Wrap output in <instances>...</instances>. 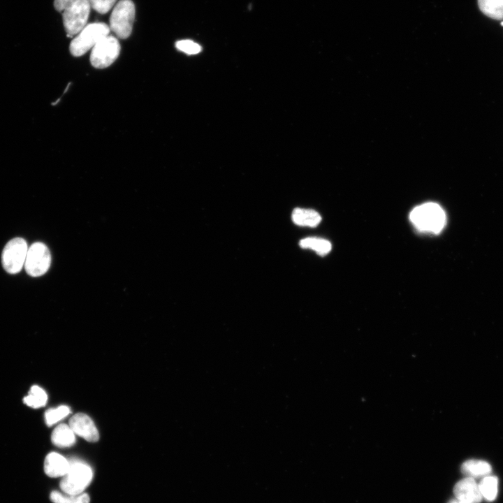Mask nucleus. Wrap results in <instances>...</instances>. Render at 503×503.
Returning <instances> with one entry per match:
<instances>
[{
	"label": "nucleus",
	"mask_w": 503,
	"mask_h": 503,
	"mask_svg": "<svg viewBox=\"0 0 503 503\" xmlns=\"http://www.w3.org/2000/svg\"><path fill=\"white\" fill-rule=\"evenodd\" d=\"M54 6L62 13L68 36L78 34L87 25L91 8L89 0H54Z\"/></svg>",
	"instance_id": "f257e3e1"
},
{
	"label": "nucleus",
	"mask_w": 503,
	"mask_h": 503,
	"mask_svg": "<svg viewBox=\"0 0 503 503\" xmlns=\"http://www.w3.org/2000/svg\"><path fill=\"white\" fill-rule=\"evenodd\" d=\"M409 219L418 231L434 234L440 233L446 224L445 212L435 203H426L414 207Z\"/></svg>",
	"instance_id": "f03ea898"
},
{
	"label": "nucleus",
	"mask_w": 503,
	"mask_h": 503,
	"mask_svg": "<svg viewBox=\"0 0 503 503\" xmlns=\"http://www.w3.org/2000/svg\"><path fill=\"white\" fill-rule=\"evenodd\" d=\"M92 476V470L87 464L78 460H70L68 470L60 482V488L67 494H81L91 483Z\"/></svg>",
	"instance_id": "7ed1b4c3"
},
{
	"label": "nucleus",
	"mask_w": 503,
	"mask_h": 503,
	"mask_svg": "<svg viewBox=\"0 0 503 503\" xmlns=\"http://www.w3.org/2000/svg\"><path fill=\"white\" fill-rule=\"evenodd\" d=\"M110 27L103 22L87 24L74 38L69 46L71 53L75 57L85 54L103 38L108 36Z\"/></svg>",
	"instance_id": "20e7f679"
},
{
	"label": "nucleus",
	"mask_w": 503,
	"mask_h": 503,
	"mask_svg": "<svg viewBox=\"0 0 503 503\" xmlns=\"http://www.w3.org/2000/svg\"><path fill=\"white\" fill-rule=\"evenodd\" d=\"M131 0H120L110 17V29L120 38H127L132 32L136 13Z\"/></svg>",
	"instance_id": "39448f33"
},
{
	"label": "nucleus",
	"mask_w": 503,
	"mask_h": 503,
	"mask_svg": "<svg viewBox=\"0 0 503 503\" xmlns=\"http://www.w3.org/2000/svg\"><path fill=\"white\" fill-rule=\"evenodd\" d=\"M28 249L27 242L22 238L8 241L1 255L3 269L10 274L18 273L24 265Z\"/></svg>",
	"instance_id": "423d86ee"
},
{
	"label": "nucleus",
	"mask_w": 503,
	"mask_h": 503,
	"mask_svg": "<svg viewBox=\"0 0 503 503\" xmlns=\"http://www.w3.org/2000/svg\"><path fill=\"white\" fill-rule=\"evenodd\" d=\"M51 264V254L43 242L33 243L28 249L24 269L31 277H40L47 272Z\"/></svg>",
	"instance_id": "0eeeda50"
},
{
	"label": "nucleus",
	"mask_w": 503,
	"mask_h": 503,
	"mask_svg": "<svg viewBox=\"0 0 503 503\" xmlns=\"http://www.w3.org/2000/svg\"><path fill=\"white\" fill-rule=\"evenodd\" d=\"M120 45L112 36H107L99 41L92 48L90 61L97 68H104L111 65L118 57Z\"/></svg>",
	"instance_id": "6e6552de"
},
{
	"label": "nucleus",
	"mask_w": 503,
	"mask_h": 503,
	"mask_svg": "<svg viewBox=\"0 0 503 503\" xmlns=\"http://www.w3.org/2000/svg\"><path fill=\"white\" fill-rule=\"evenodd\" d=\"M69 426L75 435L88 442H96L99 438L98 430L93 421L85 414L78 413L69 421Z\"/></svg>",
	"instance_id": "1a4fd4ad"
},
{
	"label": "nucleus",
	"mask_w": 503,
	"mask_h": 503,
	"mask_svg": "<svg viewBox=\"0 0 503 503\" xmlns=\"http://www.w3.org/2000/svg\"><path fill=\"white\" fill-rule=\"evenodd\" d=\"M456 498L465 503H479L481 501L479 485L472 477L465 478L458 481L453 488Z\"/></svg>",
	"instance_id": "9d476101"
},
{
	"label": "nucleus",
	"mask_w": 503,
	"mask_h": 503,
	"mask_svg": "<svg viewBox=\"0 0 503 503\" xmlns=\"http://www.w3.org/2000/svg\"><path fill=\"white\" fill-rule=\"evenodd\" d=\"M69 461L57 453H50L45 457L44 471L48 476L63 477L67 473Z\"/></svg>",
	"instance_id": "9b49d317"
},
{
	"label": "nucleus",
	"mask_w": 503,
	"mask_h": 503,
	"mask_svg": "<svg viewBox=\"0 0 503 503\" xmlns=\"http://www.w3.org/2000/svg\"><path fill=\"white\" fill-rule=\"evenodd\" d=\"M293 221L300 226L316 227L321 221V217L312 209L295 208L291 214Z\"/></svg>",
	"instance_id": "f8f14e48"
},
{
	"label": "nucleus",
	"mask_w": 503,
	"mask_h": 503,
	"mask_svg": "<svg viewBox=\"0 0 503 503\" xmlns=\"http://www.w3.org/2000/svg\"><path fill=\"white\" fill-rule=\"evenodd\" d=\"M75 435L69 425L60 424L53 430L51 440L57 446L68 447L75 443Z\"/></svg>",
	"instance_id": "ddd939ff"
},
{
	"label": "nucleus",
	"mask_w": 503,
	"mask_h": 503,
	"mask_svg": "<svg viewBox=\"0 0 503 503\" xmlns=\"http://www.w3.org/2000/svg\"><path fill=\"white\" fill-rule=\"evenodd\" d=\"M491 470V466L488 462L480 460H468L461 466L462 472L472 478L488 475Z\"/></svg>",
	"instance_id": "4468645a"
},
{
	"label": "nucleus",
	"mask_w": 503,
	"mask_h": 503,
	"mask_svg": "<svg viewBox=\"0 0 503 503\" xmlns=\"http://www.w3.org/2000/svg\"><path fill=\"white\" fill-rule=\"evenodd\" d=\"M478 5L486 16L494 20H503V0H478Z\"/></svg>",
	"instance_id": "2eb2a0df"
},
{
	"label": "nucleus",
	"mask_w": 503,
	"mask_h": 503,
	"mask_svg": "<svg viewBox=\"0 0 503 503\" xmlns=\"http://www.w3.org/2000/svg\"><path fill=\"white\" fill-rule=\"evenodd\" d=\"M299 245L303 249H310L315 251L320 256H325L331 250V244L327 240L310 237L302 239Z\"/></svg>",
	"instance_id": "dca6fc26"
},
{
	"label": "nucleus",
	"mask_w": 503,
	"mask_h": 503,
	"mask_svg": "<svg viewBox=\"0 0 503 503\" xmlns=\"http://www.w3.org/2000/svg\"><path fill=\"white\" fill-rule=\"evenodd\" d=\"M48 395L45 391L38 386H33L29 393L23 399L24 404L33 408H38L45 405Z\"/></svg>",
	"instance_id": "f3484780"
},
{
	"label": "nucleus",
	"mask_w": 503,
	"mask_h": 503,
	"mask_svg": "<svg viewBox=\"0 0 503 503\" xmlns=\"http://www.w3.org/2000/svg\"><path fill=\"white\" fill-rule=\"evenodd\" d=\"M50 500L53 503H89L90 499L87 494L71 495L59 491H52Z\"/></svg>",
	"instance_id": "a211bd4d"
},
{
	"label": "nucleus",
	"mask_w": 503,
	"mask_h": 503,
	"mask_svg": "<svg viewBox=\"0 0 503 503\" xmlns=\"http://www.w3.org/2000/svg\"><path fill=\"white\" fill-rule=\"evenodd\" d=\"M498 481L495 476H486L479 485L482 497L488 501H493L497 494Z\"/></svg>",
	"instance_id": "6ab92c4d"
},
{
	"label": "nucleus",
	"mask_w": 503,
	"mask_h": 503,
	"mask_svg": "<svg viewBox=\"0 0 503 503\" xmlns=\"http://www.w3.org/2000/svg\"><path fill=\"white\" fill-rule=\"evenodd\" d=\"M68 407L62 405L57 408L50 409L45 414V418L48 425H52L70 414Z\"/></svg>",
	"instance_id": "aec40b11"
},
{
	"label": "nucleus",
	"mask_w": 503,
	"mask_h": 503,
	"mask_svg": "<svg viewBox=\"0 0 503 503\" xmlns=\"http://www.w3.org/2000/svg\"><path fill=\"white\" fill-rule=\"evenodd\" d=\"M177 50L188 54H195L201 51V47L196 43L190 40H181L175 43Z\"/></svg>",
	"instance_id": "412c9836"
},
{
	"label": "nucleus",
	"mask_w": 503,
	"mask_h": 503,
	"mask_svg": "<svg viewBox=\"0 0 503 503\" xmlns=\"http://www.w3.org/2000/svg\"><path fill=\"white\" fill-rule=\"evenodd\" d=\"M117 0H89L91 7L101 14L108 13Z\"/></svg>",
	"instance_id": "4be33fe9"
},
{
	"label": "nucleus",
	"mask_w": 503,
	"mask_h": 503,
	"mask_svg": "<svg viewBox=\"0 0 503 503\" xmlns=\"http://www.w3.org/2000/svg\"><path fill=\"white\" fill-rule=\"evenodd\" d=\"M448 503H465V502H464L458 499H456V500H451Z\"/></svg>",
	"instance_id": "5701e85b"
},
{
	"label": "nucleus",
	"mask_w": 503,
	"mask_h": 503,
	"mask_svg": "<svg viewBox=\"0 0 503 503\" xmlns=\"http://www.w3.org/2000/svg\"><path fill=\"white\" fill-rule=\"evenodd\" d=\"M501 25L503 26V22L501 23Z\"/></svg>",
	"instance_id": "b1692460"
}]
</instances>
